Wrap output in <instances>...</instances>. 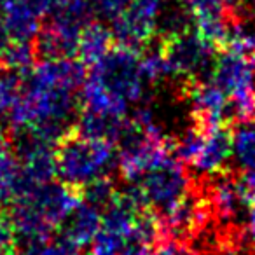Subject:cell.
Listing matches in <instances>:
<instances>
[{"mask_svg": "<svg viewBox=\"0 0 255 255\" xmlns=\"http://www.w3.org/2000/svg\"><path fill=\"white\" fill-rule=\"evenodd\" d=\"M86 65L75 58L42 60L23 74L18 103L9 112L12 128L42 123L65 124L77 107L74 93L82 88Z\"/></svg>", "mask_w": 255, "mask_h": 255, "instance_id": "cell-1", "label": "cell"}, {"mask_svg": "<svg viewBox=\"0 0 255 255\" xmlns=\"http://www.w3.org/2000/svg\"><path fill=\"white\" fill-rule=\"evenodd\" d=\"M82 201V192L63 182H47L11 205V220L14 240L23 243L46 241L68 219Z\"/></svg>", "mask_w": 255, "mask_h": 255, "instance_id": "cell-2", "label": "cell"}, {"mask_svg": "<svg viewBox=\"0 0 255 255\" xmlns=\"http://www.w3.org/2000/svg\"><path fill=\"white\" fill-rule=\"evenodd\" d=\"M54 159L60 180L82 192V187L89 182L107 177L116 164L117 154L114 142L86 138L70 126L56 143Z\"/></svg>", "mask_w": 255, "mask_h": 255, "instance_id": "cell-3", "label": "cell"}, {"mask_svg": "<svg viewBox=\"0 0 255 255\" xmlns=\"http://www.w3.org/2000/svg\"><path fill=\"white\" fill-rule=\"evenodd\" d=\"M88 77L124 105L140 102L150 84L143 72L142 51L123 44H114L105 56L91 65Z\"/></svg>", "mask_w": 255, "mask_h": 255, "instance_id": "cell-4", "label": "cell"}, {"mask_svg": "<svg viewBox=\"0 0 255 255\" xmlns=\"http://www.w3.org/2000/svg\"><path fill=\"white\" fill-rule=\"evenodd\" d=\"M170 75L184 81L210 79L217 58V47L198 32H184L159 42Z\"/></svg>", "mask_w": 255, "mask_h": 255, "instance_id": "cell-5", "label": "cell"}, {"mask_svg": "<svg viewBox=\"0 0 255 255\" xmlns=\"http://www.w3.org/2000/svg\"><path fill=\"white\" fill-rule=\"evenodd\" d=\"M135 184L138 185L147 206L157 215L170 212L191 191V178L184 164L180 159L171 156Z\"/></svg>", "mask_w": 255, "mask_h": 255, "instance_id": "cell-6", "label": "cell"}, {"mask_svg": "<svg viewBox=\"0 0 255 255\" xmlns=\"http://www.w3.org/2000/svg\"><path fill=\"white\" fill-rule=\"evenodd\" d=\"M163 0H129L110 21L116 44L142 49L156 37V19Z\"/></svg>", "mask_w": 255, "mask_h": 255, "instance_id": "cell-7", "label": "cell"}, {"mask_svg": "<svg viewBox=\"0 0 255 255\" xmlns=\"http://www.w3.org/2000/svg\"><path fill=\"white\" fill-rule=\"evenodd\" d=\"M231 157H233V124L222 123L208 128L201 150L191 166H194L199 173L213 177L227 170L226 164Z\"/></svg>", "mask_w": 255, "mask_h": 255, "instance_id": "cell-8", "label": "cell"}, {"mask_svg": "<svg viewBox=\"0 0 255 255\" xmlns=\"http://www.w3.org/2000/svg\"><path fill=\"white\" fill-rule=\"evenodd\" d=\"M100 229H102V212L88 201H81L63 222L60 238L81 250L93 245Z\"/></svg>", "mask_w": 255, "mask_h": 255, "instance_id": "cell-9", "label": "cell"}, {"mask_svg": "<svg viewBox=\"0 0 255 255\" xmlns=\"http://www.w3.org/2000/svg\"><path fill=\"white\" fill-rule=\"evenodd\" d=\"M4 23L11 40L32 42L42 26V18L28 4V0H14L4 7Z\"/></svg>", "mask_w": 255, "mask_h": 255, "instance_id": "cell-10", "label": "cell"}, {"mask_svg": "<svg viewBox=\"0 0 255 255\" xmlns=\"http://www.w3.org/2000/svg\"><path fill=\"white\" fill-rule=\"evenodd\" d=\"M194 26V14L185 0H163L156 19V35L159 40L180 35Z\"/></svg>", "mask_w": 255, "mask_h": 255, "instance_id": "cell-11", "label": "cell"}, {"mask_svg": "<svg viewBox=\"0 0 255 255\" xmlns=\"http://www.w3.org/2000/svg\"><path fill=\"white\" fill-rule=\"evenodd\" d=\"M114 44H116V40L110 32V26H105L100 21H89L82 28L81 37H79V60L91 67L100 58L105 56V53Z\"/></svg>", "mask_w": 255, "mask_h": 255, "instance_id": "cell-12", "label": "cell"}, {"mask_svg": "<svg viewBox=\"0 0 255 255\" xmlns=\"http://www.w3.org/2000/svg\"><path fill=\"white\" fill-rule=\"evenodd\" d=\"M233 159L241 170H255V119L233 124Z\"/></svg>", "mask_w": 255, "mask_h": 255, "instance_id": "cell-13", "label": "cell"}, {"mask_svg": "<svg viewBox=\"0 0 255 255\" xmlns=\"http://www.w3.org/2000/svg\"><path fill=\"white\" fill-rule=\"evenodd\" d=\"M226 49H234L255 58V9L238 14L233 11V26Z\"/></svg>", "mask_w": 255, "mask_h": 255, "instance_id": "cell-14", "label": "cell"}, {"mask_svg": "<svg viewBox=\"0 0 255 255\" xmlns=\"http://www.w3.org/2000/svg\"><path fill=\"white\" fill-rule=\"evenodd\" d=\"M37 54L33 42L26 40H11L2 53H0V67L26 74L35 65Z\"/></svg>", "mask_w": 255, "mask_h": 255, "instance_id": "cell-15", "label": "cell"}, {"mask_svg": "<svg viewBox=\"0 0 255 255\" xmlns=\"http://www.w3.org/2000/svg\"><path fill=\"white\" fill-rule=\"evenodd\" d=\"M23 89V74L0 67V114H9Z\"/></svg>", "mask_w": 255, "mask_h": 255, "instance_id": "cell-16", "label": "cell"}, {"mask_svg": "<svg viewBox=\"0 0 255 255\" xmlns=\"http://www.w3.org/2000/svg\"><path fill=\"white\" fill-rule=\"evenodd\" d=\"M116 194L117 191L114 187V182L109 177H100L82 187V199L95 205L100 210H105L116 198Z\"/></svg>", "mask_w": 255, "mask_h": 255, "instance_id": "cell-17", "label": "cell"}, {"mask_svg": "<svg viewBox=\"0 0 255 255\" xmlns=\"http://www.w3.org/2000/svg\"><path fill=\"white\" fill-rule=\"evenodd\" d=\"M238 184H240L241 194L247 203V206L255 205V170H245V173H241L238 177Z\"/></svg>", "mask_w": 255, "mask_h": 255, "instance_id": "cell-18", "label": "cell"}, {"mask_svg": "<svg viewBox=\"0 0 255 255\" xmlns=\"http://www.w3.org/2000/svg\"><path fill=\"white\" fill-rule=\"evenodd\" d=\"M14 233H12L11 220H9V213L5 212V206L0 205V248L14 247Z\"/></svg>", "mask_w": 255, "mask_h": 255, "instance_id": "cell-19", "label": "cell"}, {"mask_svg": "<svg viewBox=\"0 0 255 255\" xmlns=\"http://www.w3.org/2000/svg\"><path fill=\"white\" fill-rule=\"evenodd\" d=\"M149 255H189V250L184 248V243L173 240H161L152 247Z\"/></svg>", "mask_w": 255, "mask_h": 255, "instance_id": "cell-20", "label": "cell"}, {"mask_svg": "<svg viewBox=\"0 0 255 255\" xmlns=\"http://www.w3.org/2000/svg\"><path fill=\"white\" fill-rule=\"evenodd\" d=\"M187 5L191 7L192 14L206 11H217V9H226L227 0H185Z\"/></svg>", "mask_w": 255, "mask_h": 255, "instance_id": "cell-21", "label": "cell"}, {"mask_svg": "<svg viewBox=\"0 0 255 255\" xmlns=\"http://www.w3.org/2000/svg\"><path fill=\"white\" fill-rule=\"evenodd\" d=\"M189 255H236L234 254V248L231 247H222V248H201V250H196Z\"/></svg>", "mask_w": 255, "mask_h": 255, "instance_id": "cell-22", "label": "cell"}, {"mask_svg": "<svg viewBox=\"0 0 255 255\" xmlns=\"http://www.w3.org/2000/svg\"><path fill=\"white\" fill-rule=\"evenodd\" d=\"M9 145V136H7V131H5V128L0 124V152H4Z\"/></svg>", "mask_w": 255, "mask_h": 255, "instance_id": "cell-23", "label": "cell"}, {"mask_svg": "<svg viewBox=\"0 0 255 255\" xmlns=\"http://www.w3.org/2000/svg\"><path fill=\"white\" fill-rule=\"evenodd\" d=\"M231 2H233V4H243L247 0H227V4H231Z\"/></svg>", "mask_w": 255, "mask_h": 255, "instance_id": "cell-24", "label": "cell"}, {"mask_svg": "<svg viewBox=\"0 0 255 255\" xmlns=\"http://www.w3.org/2000/svg\"><path fill=\"white\" fill-rule=\"evenodd\" d=\"M252 255H255V254H252Z\"/></svg>", "mask_w": 255, "mask_h": 255, "instance_id": "cell-25", "label": "cell"}]
</instances>
